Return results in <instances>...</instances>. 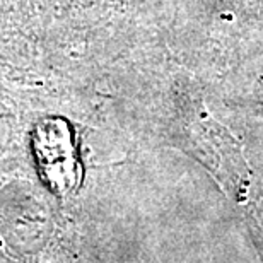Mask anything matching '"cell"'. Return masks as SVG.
<instances>
[{
    "mask_svg": "<svg viewBox=\"0 0 263 263\" xmlns=\"http://www.w3.org/2000/svg\"><path fill=\"white\" fill-rule=\"evenodd\" d=\"M33 152L43 181L57 195L76 192L81 185L82 167L76 140L64 118H45L33 132Z\"/></svg>",
    "mask_w": 263,
    "mask_h": 263,
    "instance_id": "1",
    "label": "cell"
}]
</instances>
